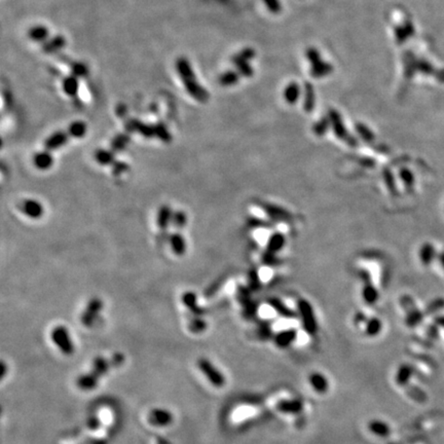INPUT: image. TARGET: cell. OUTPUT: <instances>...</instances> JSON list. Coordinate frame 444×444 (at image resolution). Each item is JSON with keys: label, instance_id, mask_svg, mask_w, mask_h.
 I'll list each match as a JSON object with an SVG mask.
<instances>
[{"label": "cell", "instance_id": "obj_1", "mask_svg": "<svg viewBox=\"0 0 444 444\" xmlns=\"http://www.w3.org/2000/svg\"><path fill=\"white\" fill-rule=\"evenodd\" d=\"M175 69L186 93L198 103H207L210 98L209 91L198 82L189 60L179 57L175 62Z\"/></svg>", "mask_w": 444, "mask_h": 444}, {"label": "cell", "instance_id": "obj_2", "mask_svg": "<svg viewBox=\"0 0 444 444\" xmlns=\"http://www.w3.org/2000/svg\"><path fill=\"white\" fill-rule=\"evenodd\" d=\"M305 57L310 62V74L313 79H323L333 72V65L324 61L316 48H308L305 51Z\"/></svg>", "mask_w": 444, "mask_h": 444}, {"label": "cell", "instance_id": "obj_3", "mask_svg": "<svg viewBox=\"0 0 444 444\" xmlns=\"http://www.w3.org/2000/svg\"><path fill=\"white\" fill-rule=\"evenodd\" d=\"M51 338L55 346L65 356H71L74 353V345L70 333L65 326L59 325L55 327L51 333Z\"/></svg>", "mask_w": 444, "mask_h": 444}, {"label": "cell", "instance_id": "obj_4", "mask_svg": "<svg viewBox=\"0 0 444 444\" xmlns=\"http://www.w3.org/2000/svg\"><path fill=\"white\" fill-rule=\"evenodd\" d=\"M201 372L207 377L211 384L216 388H222L225 385V376L209 359L201 358L197 361Z\"/></svg>", "mask_w": 444, "mask_h": 444}, {"label": "cell", "instance_id": "obj_5", "mask_svg": "<svg viewBox=\"0 0 444 444\" xmlns=\"http://www.w3.org/2000/svg\"><path fill=\"white\" fill-rule=\"evenodd\" d=\"M327 116L329 117L330 125H331V127H332V129L334 131V134L338 136L340 139H342L344 141H347V142H349L351 144H356L355 139H353V138H352L350 136V134L348 133L347 128L344 125L343 118H342V116H341L339 111H336L334 109H330L328 111V115Z\"/></svg>", "mask_w": 444, "mask_h": 444}, {"label": "cell", "instance_id": "obj_6", "mask_svg": "<svg viewBox=\"0 0 444 444\" xmlns=\"http://www.w3.org/2000/svg\"><path fill=\"white\" fill-rule=\"evenodd\" d=\"M102 309H103V302L101 299L96 298V297L90 299L87 305L86 310L82 314V317H81L82 323L86 327H89L93 325L95 323L97 317L101 313Z\"/></svg>", "mask_w": 444, "mask_h": 444}, {"label": "cell", "instance_id": "obj_7", "mask_svg": "<svg viewBox=\"0 0 444 444\" xmlns=\"http://www.w3.org/2000/svg\"><path fill=\"white\" fill-rule=\"evenodd\" d=\"M174 417L172 412L165 408H154L148 413L147 421L150 425L155 427H167L173 423Z\"/></svg>", "mask_w": 444, "mask_h": 444}, {"label": "cell", "instance_id": "obj_8", "mask_svg": "<svg viewBox=\"0 0 444 444\" xmlns=\"http://www.w3.org/2000/svg\"><path fill=\"white\" fill-rule=\"evenodd\" d=\"M69 134L67 131H57L50 135L44 141V149L49 151L57 150L63 147L69 140Z\"/></svg>", "mask_w": 444, "mask_h": 444}, {"label": "cell", "instance_id": "obj_9", "mask_svg": "<svg viewBox=\"0 0 444 444\" xmlns=\"http://www.w3.org/2000/svg\"><path fill=\"white\" fill-rule=\"evenodd\" d=\"M66 38L63 35H55L51 36V38L45 41L43 44H41V50L44 54L47 55H53L60 51H62L66 47Z\"/></svg>", "mask_w": 444, "mask_h": 444}, {"label": "cell", "instance_id": "obj_10", "mask_svg": "<svg viewBox=\"0 0 444 444\" xmlns=\"http://www.w3.org/2000/svg\"><path fill=\"white\" fill-rule=\"evenodd\" d=\"M63 93L69 98H75L79 95L81 89V80L72 74L66 75L61 84Z\"/></svg>", "mask_w": 444, "mask_h": 444}, {"label": "cell", "instance_id": "obj_11", "mask_svg": "<svg viewBox=\"0 0 444 444\" xmlns=\"http://www.w3.org/2000/svg\"><path fill=\"white\" fill-rule=\"evenodd\" d=\"M29 39L39 44H43L51 38L50 29L44 25H34L28 30L27 33Z\"/></svg>", "mask_w": 444, "mask_h": 444}, {"label": "cell", "instance_id": "obj_12", "mask_svg": "<svg viewBox=\"0 0 444 444\" xmlns=\"http://www.w3.org/2000/svg\"><path fill=\"white\" fill-rule=\"evenodd\" d=\"M112 366H114L112 360H107L106 358L99 356V357L95 358V360L93 362V367H91V370L89 371V373L93 375L95 378L100 380V378L102 376H104L107 372L109 371V369Z\"/></svg>", "mask_w": 444, "mask_h": 444}, {"label": "cell", "instance_id": "obj_13", "mask_svg": "<svg viewBox=\"0 0 444 444\" xmlns=\"http://www.w3.org/2000/svg\"><path fill=\"white\" fill-rule=\"evenodd\" d=\"M21 209L26 216L32 219H38L43 215V206L36 200H26L22 203Z\"/></svg>", "mask_w": 444, "mask_h": 444}, {"label": "cell", "instance_id": "obj_14", "mask_svg": "<svg viewBox=\"0 0 444 444\" xmlns=\"http://www.w3.org/2000/svg\"><path fill=\"white\" fill-rule=\"evenodd\" d=\"M33 163L35 167L39 170H48L54 164V158L52 151L44 149L42 151L37 152L33 158Z\"/></svg>", "mask_w": 444, "mask_h": 444}, {"label": "cell", "instance_id": "obj_15", "mask_svg": "<svg viewBox=\"0 0 444 444\" xmlns=\"http://www.w3.org/2000/svg\"><path fill=\"white\" fill-rule=\"evenodd\" d=\"M303 109L307 112H312L316 105V93L314 86L307 82L303 86Z\"/></svg>", "mask_w": 444, "mask_h": 444}, {"label": "cell", "instance_id": "obj_16", "mask_svg": "<svg viewBox=\"0 0 444 444\" xmlns=\"http://www.w3.org/2000/svg\"><path fill=\"white\" fill-rule=\"evenodd\" d=\"M172 216H173V212L172 209L169 205H163L158 213V218H157V224L160 227V229H166L168 228V226L170 225V223L172 222Z\"/></svg>", "mask_w": 444, "mask_h": 444}, {"label": "cell", "instance_id": "obj_17", "mask_svg": "<svg viewBox=\"0 0 444 444\" xmlns=\"http://www.w3.org/2000/svg\"><path fill=\"white\" fill-rule=\"evenodd\" d=\"M300 93H301L300 86L297 83L292 82V83H290L289 85L286 86V88L284 89L283 96H284L285 101L288 104L293 105V104H295L298 101V99L300 97Z\"/></svg>", "mask_w": 444, "mask_h": 444}, {"label": "cell", "instance_id": "obj_18", "mask_svg": "<svg viewBox=\"0 0 444 444\" xmlns=\"http://www.w3.org/2000/svg\"><path fill=\"white\" fill-rule=\"evenodd\" d=\"M169 242L171 245V248L174 251L176 255H183L186 252V241L184 239V236L180 233H174L169 237Z\"/></svg>", "mask_w": 444, "mask_h": 444}, {"label": "cell", "instance_id": "obj_19", "mask_svg": "<svg viewBox=\"0 0 444 444\" xmlns=\"http://www.w3.org/2000/svg\"><path fill=\"white\" fill-rule=\"evenodd\" d=\"M309 381L312 388L318 393H325L328 390L327 378L319 372H314L309 376Z\"/></svg>", "mask_w": 444, "mask_h": 444}, {"label": "cell", "instance_id": "obj_20", "mask_svg": "<svg viewBox=\"0 0 444 444\" xmlns=\"http://www.w3.org/2000/svg\"><path fill=\"white\" fill-rule=\"evenodd\" d=\"M182 301L184 303L185 307L192 312V314L195 317H200L202 314H204L203 309L197 305V299L195 293L191 292V291H188V292H185L182 295Z\"/></svg>", "mask_w": 444, "mask_h": 444}, {"label": "cell", "instance_id": "obj_21", "mask_svg": "<svg viewBox=\"0 0 444 444\" xmlns=\"http://www.w3.org/2000/svg\"><path fill=\"white\" fill-rule=\"evenodd\" d=\"M300 311H301V315L303 318V325L305 326V329L307 331H309L310 333H315L316 331V322L314 316L312 314L311 308L308 305V303L302 302L300 304Z\"/></svg>", "mask_w": 444, "mask_h": 444}, {"label": "cell", "instance_id": "obj_22", "mask_svg": "<svg viewBox=\"0 0 444 444\" xmlns=\"http://www.w3.org/2000/svg\"><path fill=\"white\" fill-rule=\"evenodd\" d=\"M241 79V74L237 70H226L221 73L218 78V83L222 87L236 86Z\"/></svg>", "mask_w": 444, "mask_h": 444}, {"label": "cell", "instance_id": "obj_23", "mask_svg": "<svg viewBox=\"0 0 444 444\" xmlns=\"http://www.w3.org/2000/svg\"><path fill=\"white\" fill-rule=\"evenodd\" d=\"M130 142H131L130 134L127 132L120 133V134H117L112 139V141L110 143V148L116 154V152H120L122 150H125L128 147V145L130 144Z\"/></svg>", "mask_w": 444, "mask_h": 444}, {"label": "cell", "instance_id": "obj_24", "mask_svg": "<svg viewBox=\"0 0 444 444\" xmlns=\"http://www.w3.org/2000/svg\"><path fill=\"white\" fill-rule=\"evenodd\" d=\"M67 132L70 137L75 138V139H81V138H84L87 135L88 126L83 120H74L69 125Z\"/></svg>", "mask_w": 444, "mask_h": 444}, {"label": "cell", "instance_id": "obj_25", "mask_svg": "<svg viewBox=\"0 0 444 444\" xmlns=\"http://www.w3.org/2000/svg\"><path fill=\"white\" fill-rule=\"evenodd\" d=\"M95 159L98 164L102 166H112L115 160V152L111 149H99L96 151Z\"/></svg>", "mask_w": 444, "mask_h": 444}, {"label": "cell", "instance_id": "obj_26", "mask_svg": "<svg viewBox=\"0 0 444 444\" xmlns=\"http://www.w3.org/2000/svg\"><path fill=\"white\" fill-rule=\"evenodd\" d=\"M98 382H99V380L89 372L84 375H81L78 378L76 384H78V387L83 391H91L97 387Z\"/></svg>", "mask_w": 444, "mask_h": 444}, {"label": "cell", "instance_id": "obj_27", "mask_svg": "<svg viewBox=\"0 0 444 444\" xmlns=\"http://www.w3.org/2000/svg\"><path fill=\"white\" fill-rule=\"evenodd\" d=\"M89 73V69L88 65L81 61H75L70 64V74L76 76L80 80L86 79Z\"/></svg>", "mask_w": 444, "mask_h": 444}, {"label": "cell", "instance_id": "obj_28", "mask_svg": "<svg viewBox=\"0 0 444 444\" xmlns=\"http://www.w3.org/2000/svg\"><path fill=\"white\" fill-rule=\"evenodd\" d=\"M295 340V332L292 330H287L279 333L275 338V344L279 348H287Z\"/></svg>", "mask_w": 444, "mask_h": 444}, {"label": "cell", "instance_id": "obj_29", "mask_svg": "<svg viewBox=\"0 0 444 444\" xmlns=\"http://www.w3.org/2000/svg\"><path fill=\"white\" fill-rule=\"evenodd\" d=\"M368 428H369V430L373 434H375V435H377L379 437H387L389 435V433H390L389 426L386 423L381 422V421H372V422H370L369 425H368Z\"/></svg>", "mask_w": 444, "mask_h": 444}, {"label": "cell", "instance_id": "obj_30", "mask_svg": "<svg viewBox=\"0 0 444 444\" xmlns=\"http://www.w3.org/2000/svg\"><path fill=\"white\" fill-rule=\"evenodd\" d=\"M232 62L235 65L237 71L241 74V76L250 79L254 75V70L248 61H232Z\"/></svg>", "mask_w": 444, "mask_h": 444}, {"label": "cell", "instance_id": "obj_31", "mask_svg": "<svg viewBox=\"0 0 444 444\" xmlns=\"http://www.w3.org/2000/svg\"><path fill=\"white\" fill-rule=\"evenodd\" d=\"M155 126H156V137H158L161 141L165 143H170L172 140V136L164 122L160 121Z\"/></svg>", "mask_w": 444, "mask_h": 444}, {"label": "cell", "instance_id": "obj_32", "mask_svg": "<svg viewBox=\"0 0 444 444\" xmlns=\"http://www.w3.org/2000/svg\"><path fill=\"white\" fill-rule=\"evenodd\" d=\"M171 223L174 225V227H176L178 229L184 227L186 225V223H187V216H186L185 212L181 211V210L173 212L172 222Z\"/></svg>", "mask_w": 444, "mask_h": 444}, {"label": "cell", "instance_id": "obj_33", "mask_svg": "<svg viewBox=\"0 0 444 444\" xmlns=\"http://www.w3.org/2000/svg\"><path fill=\"white\" fill-rule=\"evenodd\" d=\"M329 126H331V125H330V120H329L328 116L321 118L320 120H318L316 122V124L313 127L314 133L317 134L318 136H322V135H324L327 132Z\"/></svg>", "mask_w": 444, "mask_h": 444}, {"label": "cell", "instance_id": "obj_34", "mask_svg": "<svg viewBox=\"0 0 444 444\" xmlns=\"http://www.w3.org/2000/svg\"><path fill=\"white\" fill-rule=\"evenodd\" d=\"M256 52L252 48H245L241 52L237 53L233 58L232 61H250L255 57Z\"/></svg>", "mask_w": 444, "mask_h": 444}, {"label": "cell", "instance_id": "obj_35", "mask_svg": "<svg viewBox=\"0 0 444 444\" xmlns=\"http://www.w3.org/2000/svg\"><path fill=\"white\" fill-rule=\"evenodd\" d=\"M141 134L143 137L145 138H154L156 137V126L155 125H148V124H144V122L141 121L140 127L138 129V132Z\"/></svg>", "mask_w": 444, "mask_h": 444}, {"label": "cell", "instance_id": "obj_36", "mask_svg": "<svg viewBox=\"0 0 444 444\" xmlns=\"http://www.w3.org/2000/svg\"><path fill=\"white\" fill-rule=\"evenodd\" d=\"M356 130H357L358 134L363 138V139H365V141H372L374 139V136H373L372 132L365 125L361 124V122H359V124L356 125Z\"/></svg>", "mask_w": 444, "mask_h": 444}, {"label": "cell", "instance_id": "obj_37", "mask_svg": "<svg viewBox=\"0 0 444 444\" xmlns=\"http://www.w3.org/2000/svg\"><path fill=\"white\" fill-rule=\"evenodd\" d=\"M302 405L298 401H288L286 403H283L280 405V409L283 412H293L296 413L299 410H301Z\"/></svg>", "mask_w": 444, "mask_h": 444}, {"label": "cell", "instance_id": "obj_38", "mask_svg": "<svg viewBox=\"0 0 444 444\" xmlns=\"http://www.w3.org/2000/svg\"><path fill=\"white\" fill-rule=\"evenodd\" d=\"M421 254H422V260H423L424 265H429V263L432 260L433 254H434L433 246H431V245H429V244L425 245V246H423V248H422Z\"/></svg>", "mask_w": 444, "mask_h": 444}, {"label": "cell", "instance_id": "obj_39", "mask_svg": "<svg viewBox=\"0 0 444 444\" xmlns=\"http://www.w3.org/2000/svg\"><path fill=\"white\" fill-rule=\"evenodd\" d=\"M111 167H112V173L114 176H119L129 170V165L125 162L120 161H115Z\"/></svg>", "mask_w": 444, "mask_h": 444}, {"label": "cell", "instance_id": "obj_40", "mask_svg": "<svg viewBox=\"0 0 444 444\" xmlns=\"http://www.w3.org/2000/svg\"><path fill=\"white\" fill-rule=\"evenodd\" d=\"M264 2L269 12L277 14L282 10V4L280 0H264Z\"/></svg>", "mask_w": 444, "mask_h": 444}, {"label": "cell", "instance_id": "obj_41", "mask_svg": "<svg viewBox=\"0 0 444 444\" xmlns=\"http://www.w3.org/2000/svg\"><path fill=\"white\" fill-rule=\"evenodd\" d=\"M206 326H207L206 323L204 322V321L200 317H195L193 320H191L189 328H190L191 331H193L195 333H200V332L205 330Z\"/></svg>", "mask_w": 444, "mask_h": 444}, {"label": "cell", "instance_id": "obj_42", "mask_svg": "<svg viewBox=\"0 0 444 444\" xmlns=\"http://www.w3.org/2000/svg\"><path fill=\"white\" fill-rule=\"evenodd\" d=\"M380 322H379V320H377V319H372L370 322L368 323V325H367V329H366V331H367V333H368L369 335H376L379 331H380Z\"/></svg>", "mask_w": 444, "mask_h": 444}, {"label": "cell", "instance_id": "obj_43", "mask_svg": "<svg viewBox=\"0 0 444 444\" xmlns=\"http://www.w3.org/2000/svg\"><path fill=\"white\" fill-rule=\"evenodd\" d=\"M6 372V368H5V363L2 362L1 363V377H4V374Z\"/></svg>", "mask_w": 444, "mask_h": 444}, {"label": "cell", "instance_id": "obj_44", "mask_svg": "<svg viewBox=\"0 0 444 444\" xmlns=\"http://www.w3.org/2000/svg\"><path fill=\"white\" fill-rule=\"evenodd\" d=\"M440 263H441V266H442V267H443V269H444V253H442V254H441V257H440Z\"/></svg>", "mask_w": 444, "mask_h": 444}]
</instances>
